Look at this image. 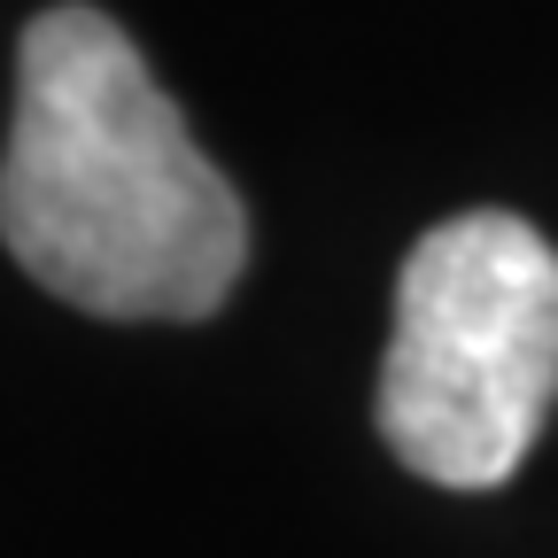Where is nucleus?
Instances as JSON below:
<instances>
[{"label":"nucleus","instance_id":"obj_1","mask_svg":"<svg viewBox=\"0 0 558 558\" xmlns=\"http://www.w3.org/2000/svg\"><path fill=\"white\" fill-rule=\"evenodd\" d=\"M0 241L94 318H209L248 264V209L194 148L117 16L62 0L16 39Z\"/></svg>","mask_w":558,"mask_h":558},{"label":"nucleus","instance_id":"obj_2","mask_svg":"<svg viewBox=\"0 0 558 558\" xmlns=\"http://www.w3.org/2000/svg\"><path fill=\"white\" fill-rule=\"evenodd\" d=\"M558 396V248L512 209L418 233L396 271L380 442L435 488H497Z\"/></svg>","mask_w":558,"mask_h":558}]
</instances>
